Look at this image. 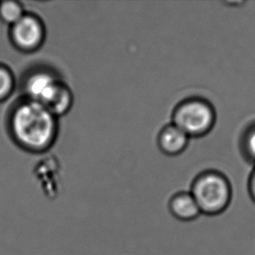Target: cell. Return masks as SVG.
I'll list each match as a JSON object with an SVG mask.
<instances>
[{
    "label": "cell",
    "instance_id": "7a4b0ae2",
    "mask_svg": "<svg viewBox=\"0 0 255 255\" xmlns=\"http://www.w3.org/2000/svg\"><path fill=\"white\" fill-rule=\"evenodd\" d=\"M190 193L201 214L218 216L230 207L234 190L230 179L215 169L205 170L193 179Z\"/></svg>",
    "mask_w": 255,
    "mask_h": 255
},
{
    "label": "cell",
    "instance_id": "ba28073f",
    "mask_svg": "<svg viewBox=\"0 0 255 255\" xmlns=\"http://www.w3.org/2000/svg\"><path fill=\"white\" fill-rule=\"evenodd\" d=\"M239 148L243 159L255 166V120L243 128L239 138Z\"/></svg>",
    "mask_w": 255,
    "mask_h": 255
},
{
    "label": "cell",
    "instance_id": "8fae6325",
    "mask_svg": "<svg viewBox=\"0 0 255 255\" xmlns=\"http://www.w3.org/2000/svg\"><path fill=\"white\" fill-rule=\"evenodd\" d=\"M247 186H248L249 197L255 204V166L253 167L252 171L249 173Z\"/></svg>",
    "mask_w": 255,
    "mask_h": 255
},
{
    "label": "cell",
    "instance_id": "52a82bcc",
    "mask_svg": "<svg viewBox=\"0 0 255 255\" xmlns=\"http://www.w3.org/2000/svg\"><path fill=\"white\" fill-rule=\"evenodd\" d=\"M168 209L176 220L190 222L201 215L199 207L190 192H178L174 193L168 201Z\"/></svg>",
    "mask_w": 255,
    "mask_h": 255
},
{
    "label": "cell",
    "instance_id": "6da1fadb",
    "mask_svg": "<svg viewBox=\"0 0 255 255\" xmlns=\"http://www.w3.org/2000/svg\"><path fill=\"white\" fill-rule=\"evenodd\" d=\"M8 128L11 138L21 148L42 153L55 144L59 119L41 104L24 98L11 108Z\"/></svg>",
    "mask_w": 255,
    "mask_h": 255
},
{
    "label": "cell",
    "instance_id": "8992f818",
    "mask_svg": "<svg viewBox=\"0 0 255 255\" xmlns=\"http://www.w3.org/2000/svg\"><path fill=\"white\" fill-rule=\"evenodd\" d=\"M190 138L179 128L169 123L164 126L157 137L159 150L167 156H178L185 152Z\"/></svg>",
    "mask_w": 255,
    "mask_h": 255
},
{
    "label": "cell",
    "instance_id": "3957f363",
    "mask_svg": "<svg viewBox=\"0 0 255 255\" xmlns=\"http://www.w3.org/2000/svg\"><path fill=\"white\" fill-rule=\"evenodd\" d=\"M216 121L217 113L209 100L202 97H189L176 105L171 123L189 138H201L214 129Z\"/></svg>",
    "mask_w": 255,
    "mask_h": 255
},
{
    "label": "cell",
    "instance_id": "30bf717a",
    "mask_svg": "<svg viewBox=\"0 0 255 255\" xmlns=\"http://www.w3.org/2000/svg\"><path fill=\"white\" fill-rule=\"evenodd\" d=\"M15 87V80L8 67L0 65V102L10 96Z\"/></svg>",
    "mask_w": 255,
    "mask_h": 255
},
{
    "label": "cell",
    "instance_id": "5b68a950",
    "mask_svg": "<svg viewBox=\"0 0 255 255\" xmlns=\"http://www.w3.org/2000/svg\"><path fill=\"white\" fill-rule=\"evenodd\" d=\"M63 80L51 70H31L24 77L22 91L24 98L45 106L59 88Z\"/></svg>",
    "mask_w": 255,
    "mask_h": 255
},
{
    "label": "cell",
    "instance_id": "277c9868",
    "mask_svg": "<svg viewBox=\"0 0 255 255\" xmlns=\"http://www.w3.org/2000/svg\"><path fill=\"white\" fill-rule=\"evenodd\" d=\"M44 22L37 15L24 13L19 20L10 26L9 36L12 45L25 53L34 52L41 47L45 40Z\"/></svg>",
    "mask_w": 255,
    "mask_h": 255
},
{
    "label": "cell",
    "instance_id": "9c48e42d",
    "mask_svg": "<svg viewBox=\"0 0 255 255\" xmlns=\"http://www.w3.org/2000/svg\"><path fill=\"white\" fill-rule=\"evenodd\" d=\"M23 4L18 1L5 0L0 2V19L11 26L24 16Z\"/></svg>",
    "mask_w": 255,
    "mask_h": 255
}]
</instances>
